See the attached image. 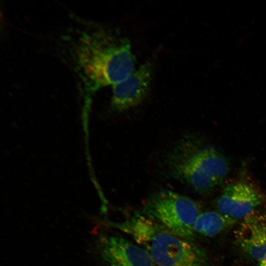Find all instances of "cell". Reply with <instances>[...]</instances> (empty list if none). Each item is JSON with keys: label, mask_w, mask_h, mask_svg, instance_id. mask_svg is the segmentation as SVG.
<instances>
[{"label": "cell", "mask_w": 266, "mask_h": 266, "mask_svg": "<svg viewBox=\"0 0 266 266\" xmlns=\"http://www.w3.org/2000/svg\"><path fill=\"white\" fill-rule=\"evenodd\" d=\"M66 39L68 58L87 102L100 89L113 86L134 71L135 59L130 41L117 32L88 23Z\"/></svg>", "instance_id": "6da1fadb"}, {"label": "cell", "mask_w": 266, "mask_h": 266, "mask_svg": "<svg viewBox=\"0 0 266 266\" xmlns=\"http://www.w3.org/2000/svg\"><path fill=\"white\" fill-rule=\"evenodd\" d=\"M115 226L131 236L149 254L154 266H206L204 252L192 240L135 212Z\"/></svg>", "instance_id": "3957f363"}, {"label": "cell", "mask_w": 266, "mask_h": 266, "mask_svg": "<svg viewBox=\"0 0 266 266\" xmlns=\"http://www.w3.org/2000/svg\"><path fill=\"white\" fill-rule=\"evenodd\" d=\"M263 197L252 184L238 181L226 186L218 197L217 211L234 220H244L256 211Z\"/></svg>", "instance_id": "5b68a950"}, {"label": "cell", "mask_w": 266, "mask_h": 266, "mask_svg": "<svg viewBox=\"0 0 266 266\" xmlns=\"http://www.w3.org/2000/svg\"><path fill=\"white\" fill-rule=\"evenodd\" d=\"M99 248L108 266H154L143 248L120 235L102 236Z\"/></svg>", "instance_id": "52a82bcc"}, {"label": "cell", "mask_w": 266, "mask_h": 266, "mask_svg": "<svg viewBox=\"0 0 266 266\" xmlns=\"http://www.w3.org/2000/svg\"><path fill=\"white\" fill-rule=\"evenodd\" d=\"M234 221L218 211L201 213L193 226L194 233L206 237H213L233 224Z\"/></svg>", "instance_id": "9c48e42d"}, {"label": "cell", "mask_w": 266, "mask_h": 266, "mask_svg": "<svg viewBox=\"0 0 266 266\" xmlns=\"http://www.w3.org/2000/svg\"><path fill=\"white\" fill-rule=\"evenodd\" d=\"M235 238L245 252L260 262L266 254V216L256 211L243 220Z\"/></svg>", "instance_id": "ba28073f"}, {"label": "cell", "mask_w": 266, "mask_h": 266, "mask_svg": "<svg viewBox=\"0 0 266 266\" xmlns=\"http://www.w3.org/2000/svg\"><path fill=\"white\" fill-rule=\"evenodd\" d=\"M153 66L147 62L125 79L112 86L111 107L123 112L140 104L149 92Z\"/></svg>", "instance_id": "8992f818"}, {"label": "cell", "mask_w": 266, "mask_h": 266, "mask_svg": "<svg viewBox=\"0 0 266 266\" xmlns=\"http://www.w3.org/2000/svg\"><path fill=\"white\" fill-rule=\"evenodd\" d=\"M259 263L260 266H266V254Z\"/></svg>", "instance_id": "30bf717a"}, {"label": "cell", "mask_w": 266, "mask_h": 266, "mask_svg": "<svg viewBox=\"0 0 266 266\" xmlns=\"http://www.w3.org/2000/svg\"><path fill=\"white\" fill-rule=\"evenodd\" d=\"M141 212L175 234L192 240L194 225L201 213L193 199L167 190L159 191L145 201Z\"/></svg>", "instance_id": "277c9868"}, {"label": "cell", "mask_w": 266, "mask_h": 266, "mask_svg": "<svg viewBox=\"0 0 266 266\" xmlns=\"http://www.w3.org/2000/svg\"><path fill=\"white\" fill-rule=\"evenodd\" d=\"M162 166L169 177L200 194L219 185L229 169L227 161L216 149L190 136L179 139L166 153Z\"/></svg>", "instance_id": "7a4b0ae2"}]
</instances>
